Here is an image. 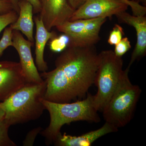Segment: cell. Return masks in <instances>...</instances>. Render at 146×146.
<instances>
[{"label": "cell", "instance_id": "cell-1", "mask_svg": "<svg viewBox=\"0 0 146 146\" xmlns=\"http://www.w3.org/2000/svg\"><path fill=\"white\" fill-rule=\"evenodd\" d=\"M98 62L95 45L67 47L56 59L54 69L40 74L46 85L44 99L68 103L84 98L94 83Z\"/></svg>", "mask_w": 146, "mask_h": 146}, {"label": "cell", "instance_id": "cell-2", "mask_svg": "<svg viewBox=\"0 0 146 146\" xmlns=\"http://www.w3.org/2000/svg\"><path fill=\"white\" fill-rule=\"evenodd\" d=\"M42 103L49 114L48 126L41 134L48 143L54 142L65 124L78 121L99 123L101 119L94 105V96L88 93L85 99L74 102L56 103L42 99Z\"/></svg>", "mask_w": 146, "mask_h": 146}, {"label": "cell", "instance_id": "cell-3", "mask_svg": "<svg viewBox=\"0 0 146 146\" xmlns=\"http://www.w3.org/2000/svg\"><path fill=\"white\" fill-rule=\"evenodd\" d=\"M46 85L28 82L5 100L0 106L5 112L4 118L11 125L23 124L39 119L45 110L42 99Z\"/></svg>", "mask_w": 146, "mask_h": 146}, {"label": "cell", "instance_id": "cell-4", "mask_svg": "<svg viewBox=\"0 0 146 146\" xmlns=\"http://www.w3.org/2000/svg\"><path fill=\"white\" fill-rule=\"evenodd\" d=\"M129 69L127 67L124 70L115 91L102 111L106 122L117 129L130 122L141 93L140 87L130 81Z\"/></svg>", "mask_w": 146, "mask_h": 146}, {"label": "cell", "instance_id": "cell-5", "mask_svg": "<svg viewBox=\"0 0 146 146\" xmlns=\"http://www.w3.org/2000/svg\"><path fill=\"white\" fill-rule=\"evenodd\" d=\"M123 60L112 50L99 53L98 69L94 83L98 92L94 96V103L98 111H102L115 91L121 77Z\"/></svg>", "mask_w": 146, "mask_h": 146}, {"label": "cell", "instance_id": "cell-6", "mask_svg": "<svg viewBox=\"0 0 146 146\" xmlns=\"http://www.w3.org/2000/svg\"><path fill=\"white\" fill-rule=\"evenodd\" d=\"M106 21V18L68 21L56 28L68 36V47L91 46L100 40V31Z\"/></svg>", "mask_w": 146, "mask_h": 146}, {"label": "cell", "instance_id": "cell-7", "mask_svg": "<svg viewBox=\"0 0 146 146\" xmlns=\"http://www.w3.org/2000/svg\"><path fill=\"white\" fill-rule=\"evenodd\" d=\"M128 7L121 0H86L74 11L69 21L111 18L126 11Z\"/></svg>", "mask_w": 146, "mask_h": 146}, {"label": "cell", "instance_id": "cell-8", "mask_svg": "<svg viewBox=\"0 0 146 146\" xmlns=\"http://www.w3.org/2000/svg\"><path fill=\"white\" fill-rule=\"evenodd\" d=\"M27 83L20 63L0 61V102L8 98Z\"/></svg>", "mask_w": 146, "mask_h": 146}, {"label": "cell", "instance_id": "cell-9", "mask_svg": "<svg viewBox=\"0 0 146 146\" xmlns=\"http://www.w3.org/2000/svg\"><path fill=\"white\" fill-rule=\"evenodd\" d=\"M13 46L19 54L20 64L28 82L40 83L44 81L34 63L31 47L34 44L26 39L21 32L13 31Z\"/></svg>", "mask_w": 146, "mask_h": 146}, {"label": "cell", "instance_id": "cell-10", "mask_svg": "<svg viewBox=\"0 0 146 146\" xmlns=\"http://www.w3.org/2000/svg\"><path fill=\"white\" fill-rule=\"evenodd\" d=\"M39 1L41 10L39 16L49 31L69 21L75 11L69 5L68 0H39Z\"/></svg>", "mask_w": 146, "mask_h": 146}, {"label": "cell", "instance_id": "cell-11", "mask_svg": "<svg viewBox=\"0 0 146 146\" xmlns=\"http://www.w3.org/2000/svg\"><path fill=\"white\" fill-rule=\"evenodd\" d=\"M115 16L120 22L133 27L136 30L137 42L128 66L130 68L134 61L146 54V17L145 16L131 15L126 11L121 12Z\"/></svg>", "mask_w": 146, "mask_h": 146}, {"label": "cell", "instance_id": "cell-12", "mask_svg": "<svg viewBox=\"0 0 146 146\" xmlns=\"http://www.w3.org/2000/svg\"><path fill=\"white\" fill-rule=\"evenodd\" d=\"M118 129L107 122L101 127L79 136L60 133L53 143L58 146H90L95 141L108 133L117 132Z\"/></svg>", "mask_w": 146, "mask_h": 146}, {"label": "cell", "instance_id": "cell-13", "mask_svg": "<svg viewBox=\"0 0 146 146\" xmlns=\"http://www.w3.org/2000/svg\"><path fill=\"white\" fill-rule=\"evenodd\" d=\"M36 25L35 34V64L38 71L46 72L48 66L44 58L45 47L48 41L57 36L54 31H49L45 27L39 15L33 18Z\"/></svg>", "mask_w": 146, "mask_h": 146}, {"label": "cell", "instance_id": "cell-14", "mask_svg": "<svg viewBox=\"0 0 146 146\" xmlns=\"http://www.w3.org/2000/svg\"><path fill=\"white\" fill-rule=\"evenodd\" d=\"M20 12L16 22L11 24L13 30L21 32L28 40L34 44L33 38V7L27 0H20L19 2Z\"/></svg>", "mask_w": 146, "mask_h": 146}, {"label": "cell", "instance_id": "cell-15", "mask_svg": "<svg viewBox=\"0 0 146 146\" xmlns=\"http://www.w3.org/2000/svg\"><path fill=\"white\" fill-rule=\"evenodd\" d=\"M11 126L4 118L0 120V146H17L9 136L8 131Z\"/></svg>", "mask_w": 146, "mask_h": 146}, {"label": "cell", "instance_id": "cell-16", "mask_svg": "<svg viewBox=\"0 0 146 146\" xmlns=\"http://www.w3.org/2000/svg\"><path fill=\"white\" fill-rule=\"evenodd\" d=\"M51 40L50 48L54 52H62L68 47L69 44L68 36L64 34L56 36Z\"/></svg>", "mask_w": 146, "mask_h": 146}, {"label": "cell", "instance_id": "cell-17", "mask_svg": "<svg viewBox=\"0 0 146 146\" xmlns=\"http://www.w3.org/2000/svg\"><path fill=\"white\" fill-rule=\"evenodd\" d=\"M13 29L10 26L6 27L0 40V58L7 48L13 46Z\"/></svg>", "mask_w": 146, "mask_h": 146}, {"label": "cell", "instance_id": "cell-18", "mask_svg": "<svg viewBox=\"0 0 146 146\" xmlns=\"http://www.w3.org/2000/svg\"><path fill=\"white\" fill-rule=\"evenodd\" d=\"M124 35V32L123 28L118 24H115L110 31L108 42L110 45H116L121 41Z\"/></svg>", "mask_w": 146, "mask_h": 146}, {"label": "cell", "instance_id": "cell-19", "mask_svg": "<svg viewBox=\"0 0 146 146\" xmlns=\"http://www.w3.org/2000/svg\"><path fill=\"white\" fill-rule=\"evenodd\" d=\"M18 15L19 14L14 10L5 14L0 15V33L9 25L16 22Z\"/></svg>", "mask_w": 146, "mask_h": 146}, {"label": "cell", "instance_id": "cell-20", "mask_svg": "<svg viewBox=\"0 0 146 146\" xmlns=\"http://www.w3.org/2000/svg\"><path fill=\"white\" fill-rule=\"evenodd\" d=\"M131 48L130 42L127 37L122 38L119 43L115 45L114 52L115 55L122 57Z\"/></svg>", "mask_w": 146, "mask_h": 146}, {"label": "cell", "instance_id": "cell-21", "mask_svg": "<svg viewBox=\"0 0 146 146\" xmlns=\"http://www.w3.org/2000/svg\"><path fill=\"white\" fill-rule=\"evenodd\" d=\"M125 3L128 6L130 7L132 11V15L135 16H145L146 6L141 5L140 3L135 2L131 0H121Z\"/></svg>", "mask_w": 146, "mask_h": 146}, {"label": "cell", "instance_id": "cell-22", "mask_svg": "<svg viewBox=\"0 0 146 146\" xmlns=\"http://www.w3.org/2000/svg\"><path fill=\"white\" fill-rule=\"evenodd\" d=\"M43 129L42 127L35 128L32 129L27 134L23 142V145L25 146H31L34 144L37 135L41 132Z\"/></svg>", "mask_w": 146, "mask_h": 146}, {"label": "cell", "instance_id": "cell-23", "mask_svg": "<svg viewBox=\"0 0 146 146\" xmlns=\"http://www.w3.org/2000/svg\"><path fill=\"white\" fill-rule=\"evenodd\" d=\"M14 10L11 0H0V15L5 14Z\"/></svg>", "mask_w": 146, "mask_h": 146}, {"label": "cell", "instance_id": "cell-24", "mask_svg": "<svg viewBox=\"0 0 146 146\" xmlns=\"http://www.w3.org/2000/svg\"><path fill=\"white\" fill-rule=\"evenodd\" d=\"M33 7V14H39L41 10V5L39 0H27Z\"/></svg>", "mask_w": 146, "mask_h": 146}, {"label": "cell", "instance_id": "cell-25", "mask_svg": "<svg viewBox=\"0 0 146 146\" xmlns=\"http://www.w3.org/2000/svg\"><path fill=\"white\" fill-rule=\"evenodd\" d=\"M86 0H68V3L73 9L75 10L81 6Z\"/></svg>", "mask_w": 146, "mask_h": 146}, {"label": "cell", "instance_id": "cell-26", "mask_svg": "<svg viewBox=\"0 0 146 146\" xmlns=\"http://www.w3.org/2000/svg\"><path fill=\"white\" fill-rule=\"evenodd\" d=\"M11 1L14 7V10L16 11L17 13L19 14L20 12V9L19 7V2L20 0H11Z\"/></svg>", "mask_w": 146, "mask_h": 146}, {"label": "cell", "instance_id": "cell-27", "mask_svg": "<svg viewBox=\"0 0 146 146\" xmlns=\"http://www.w3.org/2000/svg\"><path fill=\"white\" fill-rule=\"evenodd\" d=\"M5 116V112L3 108L0 106V120L2 119Z\"/></svg>", "mask_w": 146, "mask_h": 146}, {"label": "cell", "instance_id": "cell-28", "mask_svg": "<svg viewBox=\"0 0 146 146\" xmlns=\"http://www.w3.org/2000/svg\"><path fill=\"white\" fill-rule=\"evenodd\" d=\"M135 2L138 3H142L143 5L146 6V0H131Z\"/></svg>", "mask_w": 146, "mask_h": 146}]
</instances>
